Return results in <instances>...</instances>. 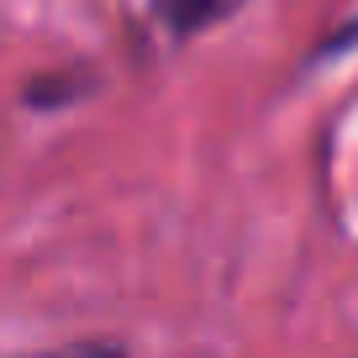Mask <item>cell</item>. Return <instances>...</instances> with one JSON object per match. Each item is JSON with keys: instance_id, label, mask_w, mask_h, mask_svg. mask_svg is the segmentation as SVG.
Returning <instances> with one entry per match:
<instances>
[{"instance_id": "1", "label": "cell", "mask_w": 358, "mask_h": 358, "mask_svg": "<svg viewBox=\"0 0 358 358\" xmlns=\"http://www.w3.org/2000/svg\"><path fill=\"white\" fill-rule=\"evenodd\" d=\"M243 0H153V16L169 27L174 37H190L211 22H227Z\"/></svg>"}, {"instance_id": "2", "label": "cell", "mask_w": 358, "mask_h": 358, "mask_svg": "<svg viewBox=\"0 0 358 358\" xmlns=\"http://www.w3.org/2000/svg\"><path fill=\"white\" fill-rule=\"evenodd\" d=\"M27 358H122L116 348H58V353H27Z\"/></svg>"}]
</instances>
